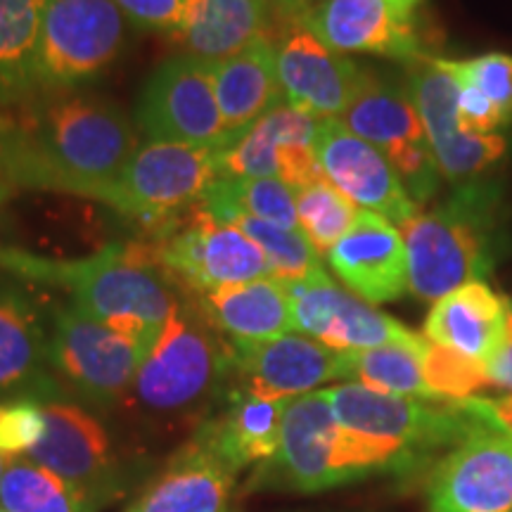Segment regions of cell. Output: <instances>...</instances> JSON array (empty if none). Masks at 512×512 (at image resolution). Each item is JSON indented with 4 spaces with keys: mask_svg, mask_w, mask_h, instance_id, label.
<instances>
[{
    "mask_svg": "<svg viewBox=\"0 0 512 512\" xmlns=\"http://www.w3.org/2000/svg\"><path fill=\"white\" fill-rule=\"evenodd\" d=\"M27 164L19 188L67 192L102 202L138 150L131 119L98 93H38L22 110Z\"/></svg>",
    "mask_w": 512,
    "mask_h": 512,
    "instance_id": "1",
    "label": "cell"
},
{
    "mask_svg": "<svg viewBox=\"0 0 512 512\" xmlns=\"http://www.w3.org/2000/svg\"><path fill=\"white\" fill-rule=\"evenodd\" d=\"M0 268L34 283L64 287L76 309L150 349L181 302L178 285L147 259L140 242L107 245L98 254L69 261L0 247Z\"/></svg>",
    "mask_w": 512,
    "mask_h": 512,
    "instance_id": "2",
    "label": "cell"
},
{
    "mask_svg": "<svg viewBox=\"0 0 512 512\" xmlns=\"http://www.w3.org/2000/svg\"><path fill=\"white\" fill-rule=\"evenodd\" d=\"M498 192L491 181L456 188L432 211L399 226L406 245L408 292L439 302L463 285L486 278L496 264Z\"/></svg>",
    "mask_w": 512,
    "mask_h": 512,
    "instance_id": "3",
    "label": "cell"
},
{
    "mask_svg": "<svg viewBox=\"0 0 512 512\" xmlns=\"http://www.w3.org/2000/svg\"><path fill=\"white\" fill-rule=\"evenodd\" d=\"M415 460L394 441L366 437L339 425L320 389L287 403L280 448L271 463L294 491L320 494L380 472L406 470Z\"/></svg>",
    "mask_w": 512,
    "mask_h": 512,
    "instance_id": "4",
    "label": "cell"
},
{
    "mask_svg": "<svg viewBox=\"0 0 512 512\" xmlns=\"http://www.w3.org/2000/svg\"><path fill=\"white\" fill-rule=\"evenodd\" d=\"M233 380V347L192 294L181 299L145 356L131 394L155 415L197 413Z\"/></svg>",
    "mask_w": 512,
    "mask_h": 512,
    "instance_id": "5",
    "label": "cell"
},
{
    "mask_svg": "<svg viewBox=\"0 0 512 512\" xmlns=\"http://www.w3.org/2000/svg\"><path fill=\"white\" fill-rule=\"evenodd\" d=\"M140 245L159 271L192 294L273 278L259 245L240 228L216 221L200 204L150 230Z\"/></svg>",
    "mask_w": 512,
    "mask_h": 512,
    "instance_id": "6",
    "label": "cell"
},
{
    "mask_svg": "<svg viewBox=\"0 0 512 512\" xmlns=\"http://www.w3.org/2000/svg\"><path fill=\"white\" fill-rule=\"evenodd\" d=\"M323 392L339 425L366 437L394 441L415 458L444 446L453 448L484 427H494L475 399L460 403L411 399L375 392L358 382L335 384Z\"/></svg>",
    "mask_w": 512,
    "mask_h": 512,
    "instance_id": "7",
    "label": "cell"
},
{
    "mask_svg": "<svg viewBox=\"0 0 512 512\" xmlns=\"http://www.w3.org/2000/svg\"><path fill=\"white\" fill-rule=\"evenodd\" d=\"M150 347L76 306H57L48 325V361L76 396L112 408L131 392Z\"/></svg>",
    "mask_w": 512,
    "mask_h": 512,
    "instance_id": "8",
    "label": "cell"
},
{
    "mask_svg": "<svg viewBox=\"0 0 512 512\" xmlns=\"http://www.w3.org/2000/svg\"><path fill=\"white\" fill-rule=\"evenodd\" d=\"M128 19L112 0H50L36 53L38 93L72 91L124 53Z\"/></svg>",
    "mask_w": 512,
    "mask_h": 512,
    "instance_id": "9",
    "label": "cell"
},
{
    "mask_svg": "<svg viewBox=\"0 0 512 512\" xmlns=\"http://www.w3.org/2000/svg\"><path fill=\"white\" fill-rule=\"evenodd\" d=\"M216 176L219 152L166 140H147L133 152L102 202L126 219L138 221L150 233L195 207Z\"/></svg>",
    "mask_w": 512,
    "mask_h": 512,
    "instance_id": "10",
    "label": "cell"
},
{
    "mask_svg": "<svg viewBox=\"0 0 512 512\" xmlns=\"http://www.w3.org/2000/svg\"><path fill=\"white\" fill-rule=\"evenodd\" d=\"M136 126L147 140L183 143L223 155L228 150L209 64L176 55L145 81L136 105Z\"/></svg>",
    "mask_w": 512,
    "mask_h": 512,
    "instance_id": "11",
    "label": "cell"
},
{
    "mask_svg": "<svg viewBox=\"0 0 512 512\" xmlns=\"http://www.w3.org/2000/svg\"><path fill=\"white\" fill-rule=\"evenodd\" d=\"M406 91L425 128L441 176L456 188L484 181L486 171L505 155L501 136H475L460 126V83L441 57H422L406 67Z\"/></svg>",
    "mask_w": 512,
    "mask_h": 512,
    "instance_id": "12",
    "label": "cell"
},
{
    "mask_svg": "<svg viewBox=\"0 0 512 512\" xmlns=\"http://www.w3.org/2000/svg\"><path fill=\"white\" fill-rule=\"evenodd\" d=\"M294 330L337 351H366L411 339L415 332L342 290L320 266L299 280H283Z\"/></svg>",
    "mask_w": 512,
    "mask_h": 512,
    "instance_id": "13",
    "label": "cell"
},
{
    "mask_svg": "<svg viewBox=\"0 0 512 512\" xmlns=\"http://www.w3.org/2000/svg\"><path fill=\"white\" fill-rule=\"evenodd\" d=\"M512 439L484 427L453 446L427 484V512H510Z\"/></svg>",
    "mask_w": 512,
    "mask_h": 512,
    "instance_id": "14",
    "label": "cell"
},
{
    "mask_svg": "<svg viewBox=\"0 0 512 512\" xmlns=\"http://www.w3.org/2000/svg\"><path fill=\"white\" fill-rule=\"evenodd\" d=\"M230 347L238 387L261 399H297L318 392L320 384L351 380L349 351L330 349L306 335L287 332L268 342H230Z\"/></svg>",
    "mask_w": 512,
    "mask_h": 512,
    "instance_id": "15",
    "label": "cell"
},
{
    "mask_svg": "<svg viewBox=\"0 0 512 512\" xmlns=\"http://www.w3.org/2000/svg\"><path fill=\"white\" fill-rule=\"evenodd\" d=\"M278 79L287 105L316 119H339L361 91L368 67L325 46L306 27L273 38Z\"/></svg>",
    "mask_w": 512,
    "mask_h": 512,
    "instance_id": "16",
    "label": "cell"
},
{
    "mask_svg": "<svg viewBox=\"0 0 512 512\" xmlns=\"http://www.w3.org/2000/svg\"><path fill=\"white\" fill-rule=\"evenodd\" d=\"M313 147L325 178L354 204L396 226H403L420 211L384 152L354 136L339 119H320Z\"/></svg>",
    "mask_w": 512,
    "mask_h": 512,
    "instance_id": "17",
    "label": "cell"
},
{
    "mask_svg": "<svg viewBox=\"0 0 512 512\" xmlns=\"http://www.w3.org/2000/svg\"><path fill=\"white\" fill-rule=\"evenodd\" d=\"M306 29L335 53H366L413 64L427 57L415 17L389 0H318Z\"/></svg>",
    "mask_w": 512,
    "mask_h": 512,
    "instance_id": "18",
    "label": "cell"
},
{
    "mask_svg": "<svg viewBox=\"0 0 512 512\" xmlns=\"http://www.w3.org/2000/svg\"><path fill=\"white\" fill-rule=\"evenodd\" d=\"M328 264L356 297L373 306L396 302L408 292L401 230L375 211H358L349 233L328 252Z\"/></svg>",
    "mask_w": 512,
    "mask_h": 512,
    "instance_id": "19",
    "label": "cell"
},
{
    "mask_svg": "<svg viewBox=\"0 0 512 512\" xmlns=\"http://www.w3.org/2000/svg\"><path fill=\"white\" fill-rule=\"evenodd\" d=\"M12 396L60 401L62 387L50 370L41 313L27 292L0 283V401Z\"/></svg>",
    "mask_w": 512,
    "mask_h": 512,
    "instance_id": "20",
    "label": "cell"
},
{
    "mask_svg": "<svg viewBox=\"0 0 512 512\" xmlns=\"http://www.w3.org/2000/svg\"><path fill=\"white\" fill-rule=\"evenodd\" d=\"M46 434L29 458L91 496L112 475V444L98 418L69 401L43 403Z\"/></svg>",
    "mask_w": 512,
    "mask_h": 512,
    "instance_id": "21",
    "label": "cell"
},
{
    "mask_svg": "<svg viewBox=\"0 0 512 512\" xmlns=\"http://www.w3.org/2000/svg\"><path fill=\"white\" fill-rule=\"evenodd\" d=\"M238 467L195 434L124 512H228Z\"/></svg>",
    "mask_w": 512,
    "mask_h": 512,
    "instance_id": "22",
    "label": "cell"
},
{
    "mask_svg": "<svg viewBox=\"0 0 512 512\" xmlns=\"http://www.w3.org/2000/svg\"><path fill=\"white\" fill-rule=\"evenodd\" d=\"M211 83L226 126L228 150L254 128L259 119L283 105L275 43L266 34L226 60L211 62Z\"/></svg>",
    "mask_w": 512,
    "mask_h": 512,
    "instance_id": "23",
    "label": "cell"
},
{
    "mask_svg": "<svg viewBox=\"0 0 512 512\" xmlns=\"http://www.w3.org/2000/svg\"><path fill=\"white\" fill-rule=\"evenodd\" d=\"M510 330V299L491 290L484 280L463 285L432 304L425 335L439 347L489 363Z\"/></svg>",
    "mask_w": 512,
    "mask_h": 512,
    "instance_id": "24",
    "label": "cell"
},
{
    "mask_svg": "<svg viewBox=\"0 0 512 512\" xmlns=\"http://www.w3.org/2000/svg\"><path fill=\"white\" fill-rule=\"evenodd\" d=\"M292 399H261L242 387L226 394V408L200 425L207 439L238 470L252 463H271L280 448L283 418Z\"/></svg>",
    "mask_w": 512,
    "mask_h": 512,
    "instance_id": "25",
    "label": "cell"
},
{
    "mask_svg": "<svg viewBox=\"0 0 512 512\" xmlns=\"http://www.w3.org/2000/svg\"><path fill=\"white\" fill-rule=\"evenodd\" d=\"M202 311L228 342L259 344L294 330L283 280L264 278L195 294Z\"/></svg>",
    "mask_w": 512,
    "mask_h": 512,
    "instance_id": "26",
    "label": "cell"
},
{
    "mask_svg": "<svg viewBox=\"0 0 512 512\" xmlns=\"http://www.w3.org/2000/svg\"><path fill=\"white\" fill-rule=\"evenodd\" d=\"M268 5L271 0H185L174 41L195 60H226L266 34Z\"/></svg>",
    "mask_w": 512,
    "mask_h": 512,
    "instance_id": "27",
    "label": "cell"
},
{
    "mask_svg": "<svg viewBox=\"0 0 512 512\" xmlns=\"http://www.w3.org/2000/svg\"><path fill=\"white\" fill-rule=\"evenodd\" d=\"M358 138L368 140L384 157H394L406 147L427 143L425 128L415 112L406 86L368 69L361 91L339 117Z\"/></svg>",
    "mask_w": 512,
    "mask_h": 512,
    "instance_id": "28",
    "label": "cell"
},
{
    "mask_svg": "<svg viewBox=\"0 0 512 512\" xmlns=\"http://www.w3.org/2000/svg\"><path fill=\"white\" fill-rule=\"evenodd\" d=\"M50 0H0V110H24L38 95L36 53Z\"/></svg>",
    "mask_w": 512,
    "mask_h": 512,
    "instance_id": "29",
    "label": "cell"
},
{
    "mask_svg": "<svg viewBox=\"0 0 512 512\" xmlns=\"http://www.w3.org/2000/svg\"><path fill=\"white\" fill-rule=\"evenodd\" d=\"M320 119L292 105H278L259 119L230 150L219 155V171L240 178H278V150L285 145H316Z\"/></svg>",
    "mask_w": 512,
    "mask_h": 512,
    "instance_id": "30",
    "label": "cell"
},
{
    "mask_svg": "<svg viewBox=\"0 0 512 512\" xmlns=\"http://www.w3.org/2000/svg\"><path fill=\"white\" fill-rule=\"evenodd\" d=\"M197 204L219 223L252 216L271 226L299 230L297 195L280 178H240L219 171Z\"/></svg>",
    "mask_w": 512,
    "mask_h": 512,
    "instance_id": "31",
    "label": "cell"
},
{
    "mask_svg": "<svg viewBox=\"0 0 512 512\" xmlns=\"http://www.w3.org/2000/svg\"><path fill=\"white\" fill-rule=\"evenodd\" d=\"M425 347L427 337L413 335L411 339L377 349L349 351L351 380L382 394L437 401L427 387L425 370H422Z\"/></svg>",
    "mask_w": 512,
    "mask_h": 512,
    "instance_id": "32",
    "label": "cell"
},
{
    "mask_svg": "<svg viewBox=\"0 0 512 512\" xmlns=\"http://www.w3.org/2000/svg\"><path fill=\"white\" fill-rule=\"evenodd\" d=\"M0 508L5 512H88V498L48 467L31 458H17L5 465Z\"/></svg>",
    "mask_w": 512,
    "mask_h": 512,
    "instance_id": "33",
    "label": "cell"
},
{
    "mask_svg": "<svg viewBox=\"0 0 512 512\" xmlns=\"http://www.w3.org/2000/svg\"><path fill=\"white\" fill-rule=\"evenodd\" d=\"M358 211L361 209H356V204L344 192H339L328 178H320L309 188L297 192L299 228L304 230L318 254H328L349 233Z\"/></svg>",
    "mask_w": 512,
    "mask_h": 512,
    "instance_id": "34",
    "label": "cell"
},
{
    "mask_svg": "<svg viewBox=\"0 0 512 512\" xmlns=\"http://www.w3.org/2000/svg\"><path fill=\"white\" fill-rule=\"evenodd\" d=\"M228 226L247 233L271 264L275 280H299L316 271L320 264L316 247L311 245L304 230H285L271 223L252 219V216H235Z\"/></svg>",
    "mask_w": 512,
    "mask_h": 512,
    "instance_id": "35",
    "label": "cell"
},
{
    "mask_svg": "<svg viewBox=\"0 0 512 512\" xmlns=\"http://www.w3.org/2000/svg\"><path fill=\"white\" fill-rule=\"evenodd\" d=\"M422 370L425 382L434 394V399L444 403H460L475 399L489 387H494L486 363L477 358H467L458 351L439 347L427 339L425 354H422Z\"/></svg>",
    "mask_w": 512,
    "mask_h": 512,
    "instance_id": "36",
    "label": "cell"
},
{
    "mask_svg": "<svg viewBox=\"0 0 512 512\" xmlns=\"http://www.w3.org/2000/svg\"><path fill=\"white\" fill-rule=\"evenodd\" d=\"M446 64L460 83L477 88L494 102L505 126L512 124V55L484 53L470 60H446Z\"/></svg>",
    "mask_w": 512,
    "mask_h": 512,
    "instance_id": "37",
    "label": "cell"
},
{
    "mask_svg": "<svg viewBox=\"0 0 512 512\" xmlns=\"http://www.w3.org/2000/svg\"><path fill=\"white\" fill-rule=\"evenodd\" d=\"M46 434L43 403L31 396H12L0 401V456L5 463L34 451Z\"/></svg>",
    "mask_w": 512,
    "mask_h": 512,
    "instance_id": "38",
    "label": "cell"
},
{
    "mask_svg": "<svg viewBox=\"0 0 512 512\" xmlns=\"http://www.w3.org/2000/svg\"><path fill=\"white\" fill-rule=\"evenodd\" d=\"M112 3L136 29L169 36L171 41L183 24L185 0H112Z\"/></svg>",
    "mask_w": 512,
    "mask_h": 512,
    "instance_id": "39",
    "label": "cell"
},
{
    "mask_svg": "<svg viewBox=\"0 0 512 512\" xmlns=\"http://www.w3.org/2000/svg\"><path fill=\"white\" fill-rule=\"evenodd\" d=\"M27 164V133L12 119L8 110H0V178L19 188Z\"/></svg>",
    "mask_w": 512,
    "mask_h": 512,
    "instance_id": "40",
    "label": "cell"
},
{
    "mask_svg": "<svg viewBox=\"0 0 512 512\" xmlns=\"http://www.w3.org/2000/svg\"><path fill=\"white\" fill-rule=\"evenodd\" d=\"M458 117L460 126L467 133H475V136H494V131L505 126L501 112L496 110L494 102L479 93L477 88L465 86V83H460Z\"/></svg>",
    "mask_w": 512,
    "mask_h": 512,
    "instance_id": "41",
    "label": "cell"
},
{
    "mask_svg": "<svg viewBox=\"0 0 512 512\" xmlns=\"http://www.w3.org/2000/svg\"><path fill=\"white\" fill-rule=\"evenodd\" d=\"M475 403L496 430L512 439V392L501 396H475Z\"/></svg>",
    "mask_w": 512,
    "mask_h": 512,
    "instance_id": "42",
    "label": "cell"
},
{
    "mask_svg": "<svg viewBox=\"0 0 512 512\" xmlns=\"http://www.w3.org/2000/svg\"><path fill=\"white\" fill-rule=\"evenodd\" d=\"M486 373H489L494 387L512 392V320H510L508 337H505L501 349H498L496 354L489 358V363H486Z\"/></svg>",
    "mask_w": 512,
    "mask_h": 512,
    "instance_id": "43",
    "label": "cell"
},
{
    "mask_svg": "<svg viewBox=\"0 0 512 512\" xmlns=\"http://www.w3.org/2000/svg\"><path fill=\"white\" fill-rule=\"evenodd\" d=\"M389 3H392L399 12H403V15L415 17V12H418V8L422 5V0H389Z\"/></svg>",
    "mask_w": 512,
    "mask_h": 512,
    "instance_id": "44",
    "label": "cell"
},
{
    "mask_svg": "<svg viewBox=\"0 0 512 512\" xmlns=\"http://www.w3.org/2000/svg\"><path fill=\"white\" fill-rule=\"evenodd\" d=\"M15 185L12 183H8V181H3V178H0V209H3V204L10 200L12 195H15Z\"/></svg>",
    "mask_w": 512,
    "mask_h": 512,
    "instance_id": "45",
    "label": "cell"
},
{
    "mask_svg": "<svg viewBox=\"0 0 512 512\" xmlns=\"http://www.w3.org/2000/svg\"><path fill=\"white\" fill-rule=\"evenodd\" d=\"M5 465H8V463H5V458L0 456V482H3V475H5Z\"/></svg>",
    "mask_w": 512,
    "mask_h": 512,
    "instance_id": "46",
    "label": "cell"
},
{
    "mask_svg": "<svg viewBox=\"0 0 512 512\" xmlns=\"http://www.w3.org/2000/svg\"><path fill=\"white\" fill-rule=\"evenodd\" d=\"M510 320H512V302H510Z\"/></svg>",
    "mask_w": 512,
    "mask_h": 512,
    "instance_id": "47",
    "label": "cell"
},
{
    "mask_svg": "<svg viewBox=\"0 0 512 512\" xmlns=\"http://www.w3.org/2000/svg\"><path fill=\"white\" fill-rule=\"evenodd\" d=\"M0 512H5V510H3V508H0Z\"/></svg>",
    "mask_w": 512,
    "mask_h": 512,
    "instance_id": "48",
    "label": "cell"
},
{
    "mask_svg": "<svg viewBox=\"0 0 512 512\" xmlns=\"http://www.w3.org/2000/svg\"><path fill=\"white\" fill-rule=\"evenodd\" d=\"M316 3H318V0H316Z\"/></svg>",
    "mask_w": 512,
    "mask_h": 512,
    "instance_id": "49",
    "label": "cell"
},
{
    "mask_svg": "<svg viewBox=\"0 0 512 512\" xmlns=\"http://www.w3.org/2000/svg\"><path fill=\"white\" fill-rule=\"evenodd\" d=\"M510 512H512V510H510Z\"/></svg>",
    "mask_w": 512,
    "mask_h": 512,
    "instance_id": "50",
    "label": "cell"
}]
</instances>
